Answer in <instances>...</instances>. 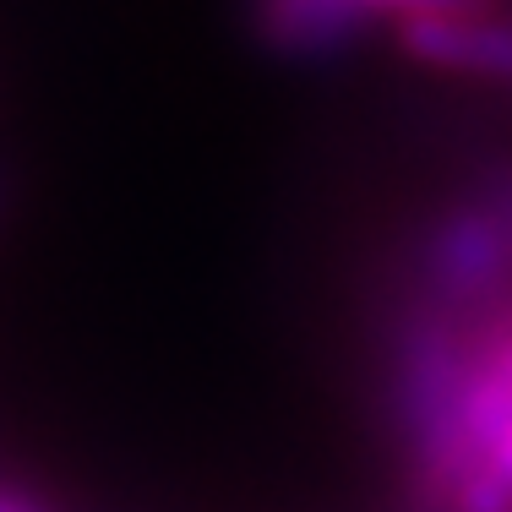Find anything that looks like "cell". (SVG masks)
Segmentation results:
<instances>
[{"mask_svg":"<svg viewBox=\"0 0 512 512\" xmlns=\"http://www.w3.org/2000/svg\"><path fill=\"white\" fill-rule=\"evenodd\" d=\"M425 295L447 300V306H480L512 289V235L496 218L491 202H463L436 218L420 251Z\"/></svg>","mask_w":512,"mask_h":512,"instance_id":"1","label":"cell"},{"mask_svg":"<svg viewBox=\"0 0 512 512\" xmlns=\"http://www.w3.org/2000/svg\"><path fill=\"white\" fill-rule=\"evenodd\" d=\"M398 44L442 71H469V77L512 82V22L496 11H474V17H404L398 22Z\"/></svg>","mask_w":512,"mask_h":512,"instance_id":"2","label":"cell"},{"mask_svg":"<svg viewBox=\"0 0 512 512\" xmlns=\"http://www.w3.org/2000/svg\"><path fill=\"white\" fill-rule=\"evenodd\" d=\"M256 28L273 50L316 60L344 55L355 39H365L371 11L355 0H256Z\"/></svg>","mask_w":512,"mask_h":512,"instance_id":"3","label":"cell"},{"mask_svg":"<svg viewBox=\"0 0 512 512\" xmlns=\"http://www.w3.org/2000/svg\"><path fill=\"white\" fill-rule=\"evenodd\" d=\"M0 512H44L33 496H22V491H11V485H0Z\"/></svg>","mask_w":512,"mask_h":512,"instance_id":"4","label":"cell"},{"mask_svg":"<svg viewBox=\"0 0 512 512\" xmlns=\"http://www.w3.org/2000/svg\"><path fill=\"white\" fill-rule=\"evenodd\" d=\"M6 207H11V180L0 175V224H6Z\"/></svg>","mask_w":512,"mask_h":512,"instance_id":"5","label":"cell"}]
</instances>
